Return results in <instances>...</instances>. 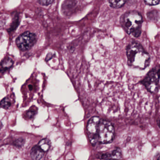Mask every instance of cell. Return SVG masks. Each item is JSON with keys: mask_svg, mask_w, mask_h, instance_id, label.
Masks as SVG:
<instances>
[{"mask_svg": "<svg viewBox=\"0 0 160 160\" xmlns=\"http://www.w3.org/2000/svg\"><path fill=\"white\" fill-rule=\"evenodd\" d=\"M147 16L149 20L153 22H156L160 18V13L157 11H152L148 13Z\"/></svg>", "mask_w": 160, "mask_h": 160, "instance_id": "8fae6325", "label": "cell"}, {"mask_svg": "<svg viewBox=\"0 0 160 160\" xmlns=\"http://www.w3.org/2000/svg\"><path fill=\"white\" fill-rule=\"evenodd\" d=\"M87 132L89 139L93 146L108 144L115 138V130L113 124L98 117H92L88 121Z\"/></svg>", "mask_w": 160, "mask_h": 160, "instance_id": "6da1fadb", "label": "cell"}, {"mask_svg": "<svg viewBox=\"0 0 160 160\" xmlns=\"http://www.w3.org/2000/svg\"><path fill=\"white\" fill-rule=\"evenodd\" d=\"M126 56L129 66L144 70L149 65L150 57L142 46L138 42H132L126 48Z\"/></svg>", "mask_w": 160, "mask_h": 160, "instance_id": "7a4b0ae2", "label": "cell"}, {"mask_svg": "<svg viewBox=\"0 0 160 160\" xmlns=\"http://www.w3.org/2000/svg\"><path fill=\"white\" fill-rule=\"evenodd\" d=\"M159 127H160V122H159Z\"/></svg>", "mask_w": 160, "mask_h": 160, "instance_id": "ac0fdd59", "label": "cell"}, {"mask_svg": "<svg viewBox=\"0 0 160 160\" xmlns=\"http://www.w3.org/2000/svg\"><path fill=\"white\" fill-rule=\"evenodd\" d=\"M158 159H160V156L158 158Z\"/></svg>", "mask_w": 160, "mask_h": 160, "instance_id": "d6986e66", "label": "cell"}, {"mask_svg": "<svg viewBox=\"0 0 160 160\" xmlns=\"http://www.w3.org/2000/svg\"><path fill=\"white\" fill-rule=\"evenodd\" d=\"M36 112L34 110H30L27 113V115H28V117L31 118H33L34 117V115L36 114Z\"/></svg>", "mask_w": 160, "mask_h": 160, "instance_id": "2e32d148", "label": "cell"}, {"mask_svg": "<svg viewBox=\"0 0 160 160\" xmlns=\"http://www.w3.org/2000/svg\"><path fill=\"white\" fill-rule=\"evenodd\" d=\"M122 18L121 24L125 31L134 37H139L143 21L140 14L136 11H130L125 13Z\"/></svg>", "mask_w": 160, "mask_h": 160, "instance_id": "3957f363", "label": "cell"}, {"mask_svg": "<svg viewBox=\"0 0 160 160\" xmlns=\"http://www.w3.org/2000/svg\"><path fill=\"white\" fill-rule=\"evenodd\" d=\"M125 2V0H109L110 6L115 9L121 8Z\"/></svg>", "mask_w": 160, "mask_h": 160, "instance_id": "30bf717a", "label": "cell"}, {"mask_svg": "<svg viewBox=\"0 0 160 160\" xmlns=\"http://www.w3.org/2000/svg\"><path fill=\"white\" fill-rule=\"evenodd\" d=\"M38 145L43 151L46 152L49 150L51 142L48 138H44L39 142Z\"/></svg>", "mask_w": 160, "mask_h": 160, "instance_id": "9c48e42d", "label": "cell"}, {"mask_svg": "<svg viewBox=\"0 0 160 160\" xmlns=\"http://www.w3.org/2000/svg\"><path fill=\"white\" fill-rule=\"evenodd\" d=\"M13 61L11 58H7L4 59L1 63V72L2 73L9 70L12 66Z\"/></svg>", "mask_w": 160, "mask_h": 160, "instance_id": "ba28073f", "label": "cell"}, {"mask_svg": "<svg viewBox=\"0 0 160 160\" xmlns=\"http://www.w3.org/2000/svg\"><path fill=\"white\" fill-rule=\"evenodd\" d=\"M37 42V37L35 33L30 32H25L20 34L16 40L18 48L22 51L30 49Z\"/></svg>", "mask_w": 160, "mask_h": 160, "instance_id": "5b68a950", "label": "cell"}, {"mask_svg": "<svg viewBox=\"0 0 160 160\" xmlns=\"http://www.w3.org/2000/svg\"><path fill=\"white\" fill-rule=\"evenodd\" d=\"M144 1L147 5L154 6L159 4L160 0H144Z\"/></svg>", "mask_w": 160, "mask_h": 160, "instance_id": "9a60e30c", "label": "cell"}, {"mask_svg": "<svg viewBox=\"0 0 160 160\" xmlns=\"http://www.w3.org/2000/svg\"><path fill=\"white\" fill-rule=\"evenodd\" d=\"M160 80V64L151 69L141 81V84L152 93L156 92L159 88Z\"/></svg>", "mask_w": 160, "mask_h": 160, "instance_id": "277c9868", "label": "cell"}, {"mask_svg": "<svg viewBox=\"0 0 160 160\" xmlns=\"http://www.w3.org/2000/svg\"><path fill=\"white\" fill-rule=\"evenodd\" d=\"M23 142H24V141H23V139H18V140H17V141H16V143H17V144H16V146H21L22 144H20V143H23Z\"/></svg>", "mask_w": 160, "mask_h": 160, "instance_id": "e0dca14e", "label": "cell"}, {"mask_svg": "<svg viewBox=\"0 0 160 160\" xmlns=\"http://www.w3.org/2000/svg\"><path fill=\"white\" fill-rule=\"evenodd\" d=\"M19 24V18H17L15 19V20L13 22L12 24L11 28L9 29V31H12L16 29V28L18 27Z\"/></svg>", "mask_w": 160, "mask_h": 160, "instance_id": "5bb4252c", "label": "cell"}, {"mask_svg": "<svg viewBox=\"0 0 160 160\" xmlns=\"http://www.w3.org/2000/svg\"><path fill=\"white\" fill-rule=\"evenodd\" d=\"M122 155L121 151L119 149H117L114 150L110 153H105L102 154L101 156V158L103 159H121Z\"/></svg>", "mask_w": 160, "mask_h": 160, "instance_id": "52a82bcc", "label": "cell"}, {"mask_svg": "<svg viewBox=\"0 0 160 160\" xmlns=\"http://www.w3.org/2000/svg\"><path fill=\"white\" fill-rule=\"evenodd\" d=\"M11 106V102L10 100L6 97L2 100L1 102V107L2 108L7 109Z\"/></svg>", "mask_w": 160, "mask_h": 160, "instance_id": "7c38bea8", "label": "cell"}, {"mask_svg": "<svg viewBox=\"0 0 160 160\" xmlns=\"http://www.w3.org/2000/svg\"><path fill=\"white\" fill-rule=\"evenodd\" d=\"M55 0H38V2L42 6H47L52 4Z\"/></svg>", "mask_w": 160, "mask_h": 160, "instance_id": "4fadbf2b", "label": "cell"}, {"mask_svg": "<svg viewBox=\"0 0 160 160\" xmlns=\"http://www.w3.org/2000/svg\"><path fill=\"white\" fill-rule=\"evenodd\" d=\"M44 152H45L41 149L39 145H36L31 150V157L34 160H40L43 157Z\"/></svg>", "mask_w": 160, "mask_h": 160, "instance_id": "8992f818", "label": "cell"}]
</instances>
